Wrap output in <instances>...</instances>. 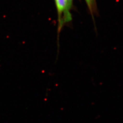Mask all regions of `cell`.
Masks as SVG:
<instances>
[{
    "label": "cell",
    "mask_w": 123,
    "mask_h": 123,
    "mask_svg": "<svg viewBox=\"0 0 123 123\" xmlns=\"http://www.w3.org/2000/svg\"><path fill=\"white\" fill-rule=\"evenodd\" d=\"M58 16V32L61 30L64 25L72 21V17L67 8L66 0H54Z\"/></svg>",
    "instance_id": "6da1fadb"
},
{
    "label": "cell",
    "mask_w": 123,
    "mask_h": 123,
    "mask_svg": "<svg viewBox=\"0 0 123 123\" xmlns=\"http://www.w3.org/2000/svg\"><path fill=\"white\" fill-rule=\"evenodd\" d=\"M85 1L90 13L93 17V14H95L97 12V5L96 0H85Z\"/></svg>",
    "instance_id": "7a4b0ae2"
},
{
    "label": "cell",
    "mask_w": 123,
    "mask_h": 123,
    "mask_svg": "<svg viewBox=\"0 0 123 123\" xmlns=\"http://www.w3.org/2000/svg\"><path fill=\"white\" fill-rule=\"evenodd\" d=\"M73 0H66V2H67V4L68 10L70 12L71 10L72 9V7L73 6Z\"/></svg>",
    "instance_id": "3957f363"
}]
</instances>
